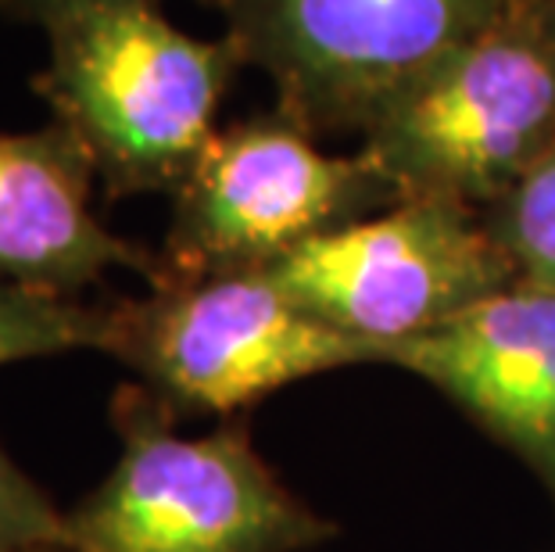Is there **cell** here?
<instances>
[{"mask_svg": "<svg viewBox=\"0 0 555 552\" xmlns=\"http://www.w3.org/2000/svg\"><path fill=\"white\" fill-rule=\"evenodd\" d=\"M43 33L51 57L33 90L90 155L104 197H172L247 68L241 47L191 37L158 4L82 8Z\"/></svg>", "mask_w": 555, "mask_h": 552, "instance_id": "1", "label": "cell"}, {"mask_svg": "<svg viewBox=\"0 0 555 552\" xmlns=\"http://www.w3.org/2000/svg\"><path fill=\"white\" fill-rule=\"evenodd\" d=\"M119 460L65 513L68 552H309L337 527L255 452L244 424L176 434L147 387L112 398Z\"/></svg>", "mask_w": 555, "mask_h": 552, "instance_id": "2", "label": "cell"}, {"mask_svg": "<svg viewBox=\"0 0 555 552\" xmlns=\"http://www.w3.org/2000/svg\"><path fill=\"white\" fill-rule=\"evenodd\" d=\"M555 144V18L527 0L463 43L362 129L401 197L491 208Z\"/></svg>", "mask_w": 555, "mask_h": 552, "instance_id": "3", "label": "cell"}, {"mask_svg": "<svg viewBox=\"0 0 555 552\" xmlns=\"http://www.w3.org/2000/svg\"><path fill=\"white\" fill-rule=\"evenodd\" d=\"M115 356L169 413L233 416L287 384L384 362L380 348L315 320L262 269L169 277L108 305Z\"/></svg>", "mask_w": 555, "mask_h": 552, "instance_id": "4", "label": "cell"}, {"mask_svg": "<svg viewBox=\"0 0 555 552\" xmlns=\"http://www.w3.org/2000/svg\"><path fill=\"white\" fill-rule=\"evenodd\" d=\"M398 197L365 151L330 155L312 129L273 104L216 129L176 187L158 252L162 280L266 269L298 244L380 213Z\"/></svg>", "mask_w": 555, "mask_h": 552, "instance_id": "5", "label": "cell"}, {"mask_svg": "<svg viewBox=\"0 0 555 552\" xmlns=\"http://www.w3.org/2000/svg\"><path fill=\"white\" fill-rule=\"evenodd\" d=\"M244 65L315 137L359 133L423 73L527 0H205Z\"/></svg>", "mask_w": 555, "mask_h": 552, "instance_id": "6", "label": "cell"}, {"mask_svg": "<svg viewBox=\"0 0 555 552\" xmlns=\"http://www.w3.org/2000/svg\"><path fill=\"white\" fill-rule=\"evenodd\" d=\"M262 273L315 320L376 345L384 362L519 280L480 208L448 197H398Z\"/></svg>", "mask_w": 555, "mask_h": 552, "instance_id": "7", "label": "cell"}, {"mask_svg": "<svg viewBox=\"0 0 555 552\" xmlns=\"http://www.w3.org/2000/svg\"><path fill=\"white\" fill-rule=\"evenodd\" d=\"M387 367L427 381L555 496V284L513 280Z\"/></svg>", "mask_w": 555, "mask_h": 552, "instance_id": "8", "label": "cell"}, {"mask_svg": "<svg viewBox=\"0 0 555 552\" xmlns=\"http://www.w3.org/2000/svg\"><path fill=\"white\" fill-rule=\"evenodd\" d=\"M93 183L90 155L62 123L0 133V280L73 298L112 269L158 284L162 255L104 227Z\"/></svg>", "mask_w": 555, "mask_h": 552, "instance_id": "9", "label": "cell"}, {"mask_svg": "<svg viewBox=\"0 0 555 552\" xmlns=\"http://www.w3.org/2000/svg\"><path fill=\"white\" fill-rule=\"evenodd\" d=\"M112 337L108 305L0 280V367L65 351H104Z\"/></svg>", "mask_w": 555, "mask_h": 552, "instance_id": "10", "label": "cell"}, {"mask_svg": "<svg viewBox=\"0 0 555 552\" xmlns=\"http://www.w3.org/2000/svg\"><path fill=\"white\" fill-rule=\"evenodd\" d=\"M483 219L513 258L519 280L555 284V144L483 208Z\"/></svg>", "mask_w": 555, "mask_h": 552, "instance_id": "11", "label": "cell"}, {"mask_svg": "<svg viewBox=\"0 0 555 552\" xmlns=\"http://www.w3.org/2000/svg\"><path fill=\"white\" fill-rule=\"evenodd\" d=\"M0 552H68L65 513L0 449Z\"/></svg>", "mask_w": 555, "mask_h": 552, "instance_id": "12", "label": "cell"}, {"mask_svg": "<svg viewBox=\"0 0 555 552\" xmlns=\"http://www.w3.org/2000/svg\"><path fill=\"white\" fill-rule=\"evenodd\" d=\"M101 4H158V0H0V15L33 22V26L47 29L51 22L73 15V11L101 8Z\"/></svg>", "mask_w": 555, "mask_h": 552, "instance_id": "13", "label": "cell"}, {"mask_svg": "<svg viewBox=\"0 0 555 552\" xmlns=\"http://www.w3.org/2000/svg\"><path fill=\"white\" fill-rule=\"evenodd\" d=\"M548 8H552V18H555V0H548Z\"/></svg>", "mask_w": 555, "mask_h": 552, "instance_id": "14", "label": "cell"}]
</instances>
